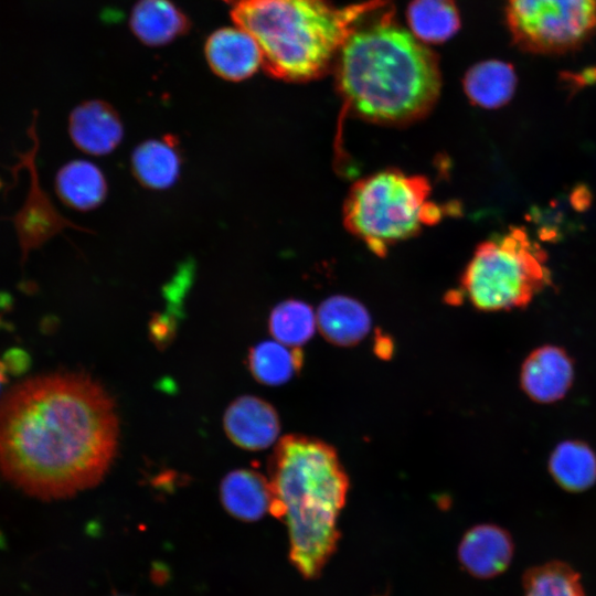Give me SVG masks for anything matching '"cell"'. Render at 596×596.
I'll return each instance as SVG.
<instances>
[{
	"label": "cell",
	"instance_id": "1",
	"mask_svg": "<svg viewBox=\"0 0 596 596\" xmlns=\"http://www.w3.org/2000/svg\"><path fill=\"white\" fill-rule=\"evenodd\" d=\"M118 433L113 398L88 375L29 377L0 398V475L40 500L72 497L104 478Z\"/></svg>",
	"mask_w": 596,
	"mask_h": 596
},
{
	"label": "cell",
	"instance_id": "2",
	"mask_svg": "<svg viewBox=\"0 0 596 596\" xmlns=\"http://www.w3.org/2000/svg\"><path fill=\"white\" fill-rule=\"evenodd\" d=\"M336 77L350 113L391 126L426 116L441 87L436 54L392 10L353 29L337 55Z\"/></svg>",
	"mask_w": 596,
	"mask_h": 596
},
{
	"label": "cell",
	"instance_id": "3",
	"mask_svg": "<svg viewBox=\"0 0 596 596\" xmlns=\"http://www.w3.org/2000/svg\"><path fill=\"white\" fill-rule=\"evenodd\" d=\"M268 472L269 513L286 523L289 561L304 578L315 579L338 547V519L349 490L348 476L330 445L302 435L279 440Z\"/></svg>",
	"mask_w": 596,
	"mask_h": 596
},
{
	"label": "cell",
	"instance_id": "4",
	"mask_svg": "<svg viewBox=\"0 0 596 596\" xmlns=\"http://www.w3.org/2000/svg\"><path fill=\"white\" fill-rule=\"evenodd\" d=\"M386 2L337 8L328 0H246L231 17L256 40L266 73L305 82L324 75L363 17Z\"/></svg>",
	"mask_w": 596,
	"mask_h": 596
},
{
	"label": "cell",
	"instance_id": "5",
	"mask_svg": "<svg viewBox=\"0 0 596 596\" xmlns=\"http://www.w3.org/2000/svg\"><path fill=\"white\" fill-rule=\"evenodd\" d=\"M429 195L425 177L395 169L375 172L351 187L343 205L344 224L374 254L383 256L393 244L440 219L441 211Z\"/></svg>",
	"mask_w": 596,
	"mask_h": 596
},
{
	"label": "cell",
	"instance_id": "6",
	"mask_svg": "<svg viewBox=\"0 0 596 596\" xmlns=\"http://www.w3.org/2000/svg\"><path fill=\"white\" fill-rule=\"evenodd\" d=\"M545 260L528 233L513 227L476 248L461 276V291L482 311L524 308L551 284Z\"/></svg>",
	"mask_w": 596,
	"mask_h": 596
},
{
	"label": "cell",
	"instance_id": "7",
	"mask_svg": "<svg viewBox=\"0 0 596 596\" xmlns=\"http://www.w3.org/2000/svg\"><path fill=\"white\" fill-rule=\"evenodd\" d=\"M514 42L532 53H563L577 47L596 28V0H507Z\"/></svg>",
	"mask_w": 596,
	"mask_h": 596
},
{
	"label": "cell",
	"instance_id": "8",
	"mask_svg": "<svg viewBox=\"0 0 596 596\" xmlns=\"http://www.w3.org/2000/svg\"><path fill=\"white\" fill-rule=\"evenodd\" d=\"M574 381V362L561 347L545 344L525 358L520 370V385L525 395L540 404L562 400Z\"/></svg>",
	"mask_w": 596,
	"mask_h": 596
},
{
	"label": "cell",
	"instance_id": "9",
	"mask_svg": "<svg viewBox=\"0 0 596 596\" xmlns=\"http://www.w3.org/2000/svg\"><path fill=\"white\" fill-rule=\"evenodd\" d=\"M514 553L511 535L503 528L483 523L469 529L458 545V561L469 575L493 578L507 571Z\"/></svg>",
	"mask_w": 596,
	"mask_h": 596
},
{
	"label": "cell",
	"instance_id": "10",
	"mask_svg": "<svg viewBox=\"0 0 596 596\" xmlns=\"http://www.w3.org/2000/svg\"><path fill=\"white\" fill-rule=\"evenodd\" d=\"M227 437L246 450H262L278 437L280 422L276 409L263 398L244 395L234 400L223 417Z\"/></svg>",
	"mask_w": 596,
	"mask_h": 596
},
{
	"label": "cell",
	"instance_id": "11",
	"mask_svg": "<svg viewBox=\"0 0 596 596\" xmlns=\"http://www.w3.org/2000/svg\"><path fill=\"white\" fill-rule=\"evenodd\" d=\"M204 51L211 70L232 82L251 77L263 62L256 40L236 24L214 31L207 38Z\"/></svg>",
	"mask_w": 596,
	"mask_h": 596
},
{
	"label": "cell",
	"instance_id": "12",
	"mask_svg": "<svg viewBox=\"0 0 596 596\" xmlns=\"http://www.w3.org/2000/svg\"><path fill=\"white\" fill-rule=\"evenodd\" d=\"M68 131L77 148L95 156L115 150L124 136L118 113L111 105L99 99L84 102L72 110Z\"/></svg>",
	"mask_w": 596,
	"mask_h": 596
},
{
	"label": "cell",
	"instance_id": "13",
	"mask_svg": "<svg viewBox=\"0 0 596 596\" xmlns=\"http://www.w3.org/2000/svg\"><path fill=\"white\" fill-rule=\"evenodd\" d=\"M35 148L29 153V157L22 156V162L31 171V188L28 200L19 213L13 217L18 236L23 251V258L28 256L29 251L43 244L52 235L65 226L77 228L76 225L63 219L52 206L50 200L39 185L35 166Z\"/></svg>",
	"mask_w": 596,
	"mask_h": 596
},
{
	"label": "cell",
	"instance_id": "14",
	"mask_svg": "<svg viewBox=\"0 0 596 596\" xmlns=\"http://www.w3.org/2000/svg\"><path fill=\"white\" fill-rule=\"evenodd\" d=\"M220 498L230 514L246 522L262 519L273 503L269 480L252 469L227 473L220 485Z\"/></svg>",
	"mask_w": 596,
	"mask_h": 596
},
{
	"label": "cell",
	"instance_id": "15",
	"mask_svg": "<svg viewBox=\"0 0 596 596\" xmlns=\"http://www.w3.org/2000/svg\"><path fill=\"white\" fill-rule=\"evenodd\" d=\"M132 172L140 184L153 190L171 187L179 178L181 153L172 135L141 142L131 156Z\"/></svg>",
	"mask_w": 596,
	"mask_h": 596
},
{
	"label": "cell",
	"instance_id": "16",
	"mask_svg": "<svg viewBox=\"0 0 596 596\" xmlns=\"http://www.w3.org/2000/svg\"><path fill=\"white\" fill-rule=\"evenodd\" d=\"M317 327L331 343L349 347L360 342L370 331L371 319L365 307L359 301L333 296L318 308Z\"/></svg>",
	"mask_w": 596,
	"mask_h": 596
},
{
	"label": "cell",
	"instance_id": "17",
	"mask_svg": "<svg viewBox=\"0 0 596 596\" xmlns=\"http://www.w3.org/2000/svg\"><path fill=\"white\" fill-rule=\"evenodd\" d=\"M129 24L134 34L150 46L168 44L190 28L185 14L170 0H139Z\"/></svg>",
	"mask_w": 596,
	"mask_h": 596
},
{
	"label": "cell",
	"instance_id": "18",
	"mask_svg": "<svg viewBox=\"0 0 596 596\" xmlns=\"http://www.w3.org/2000/svg\"><path fill=\"white\" fill-rule=\"evenodd\" d=\"M55 189L60 199L77 211L100 205L107 195V182L100 169L86 160H73L57 172Z\"/></svg>",
	"mask_w": 596,
	"mask_h": 596
},
{
	"label": "cell",
	"instance_id": "19",
	"mask_svg": "<svg viewBox=\"0 0 596 596\" xmlns=\"http://www.w3.org/2000/svg\"><path fill=\"white\" fill-rule=\"evenodd\" d=\"M547 467L554 481L570 492L585 491L596 482V453L582 440L557 444Z\"/></svg>",
	"mask_w": 596,
	"mask_h": 596
},
{
	"label": "cell",
	"instance_id": "20",
	"mask_svg": "<svg viewBox=\"0 0 596 596\" xmlns=\"http://www.w3.org/2000/svg\"><path fill=\"white\" fill-rule=\"evenodd\" d=\"M517 85L513 67L502 61H485L473 65L465 75L464 89L480 107L498 108L512 97Z\"/></svg>",
	"mask_w": 596,
	"mask_h": 596
},
{
	"label": "cell",
	"instance_id": "21",
	"mask_svg": "<svg viewBox=\"0 0 596 596\" xmlns=\"http://www.w3.org/2000/svg\"><path fill=\"white\" fill-rule=\"evenodd\" d=\"M412 33L426 43H441L459 29L460 19L454 0H413L407 9Z\"/></svg>",
	"mask_w": 596,
	"mask_h": 596
},
{
	"label": "cell",
	"instance_id": "22",
	"mask_svg": "<svg viewBox=\"0 0 596 596\" xmlns=\"http://www.w3.org/2000/svg\"><path fill=\"white\" fill-rule=\"evenodd\" d=\"M301 350L277 340L263 341L248 353V368L255 380L266 385H280L300 371Z\"/></svg>",
	"mask_w": 596,
	"mask_h": 596
},
{
	"label": "cell",
	"instance_id": "23",
	"mask_svg": "<svg viewBox=\"0 0 596 596\" xmlns=\"http://www.w3.org/2000/svg\"><path fill=\"white\" fill-rule=\"evenodd\" d=\"M268 327L275 340L288 347L298 348L312 337L317 318L306 302L288 299L279 302L272 310Z\"/></svg>",
	"mask_w": 596,
	"mask_h": 596
},
{
	"label": "cell",
	"instance_id": "24",
	"mask_svg": "<svg viewBox=\"0 0 596 596\" xmlns=\"http://www.w3.org/2000/svg\"><path fill=\"white\" fill-rule=\"evenodd\" d=\"M523 596H585L579 575L570 565L552 561L531 567L523 577Z\"/></svg>",
	"mask_w": 596,
	"mask_h": 596
},
{
	"label": "cell",
	"instance_id": "25",
	"mask_svg": "<svg viewBox=\"0 0 596 596\" xmlns=\"http://www.w3.org/2000/svg\"><path fill=\"white\" fill-rule=\"evenodd\" d=\"M6 380V364L3 362H0V386L1 383H3Z\"/></svg>",
	"mask_w": 596,
	"mask_h": 596
},
{
	"label": "cell",
	"instance_id": "26",
	"mask_svg": "<svg viewBox=\"0 0 596 596\" xmlns=\"http://www.w3.org/2000/svg\"><path fill=\"white\" fill-rule=\"evenodd\" d=\"M222 1L235 7L236 4H238V3L243 2V1H246V0H222Z\"/></svg>",
	"mask_w": 596,
	"mask_h": 596
}]
</instances>
